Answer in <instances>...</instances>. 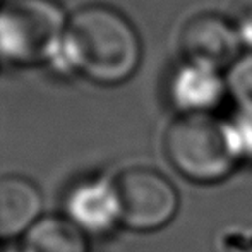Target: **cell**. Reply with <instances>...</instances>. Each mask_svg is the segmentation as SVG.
<instances>
[{
    "instance_id": "obj_3",
    "label": "cell",
    "mask_w": 252,
    "mask_h": 252,
    "mask_svg": "<svg viewBox=\"0 0 252 252\" xmlns=\"http://www.w3.org/2000/svg\"><path fill=\"white\" fill-rule=\"evenodd\" d=\"M65 30L63 10L53 0H10L0 9V55L16 63L47 60Z\"/></svg>"
},
{
    "instance_id": "obj_6",
    "label": "cell",
    "mask_w": 252,
    "mask_h": 252,
    "mask_svg": "<svg viewBox=\"0 0 252 252\" xmlns=\"http://www.w3.org/2000/svg\"><path fill=\"white\" fill-rule=\"evenodd\" d=\"M228 96L220 69L184 60L166 79V100L179 115H209Z\"/></svg>"
},
{
    "instance_id": "obj_4",
    "label": "cell",
    "mask_w": 252,
    "mask_h": 252,
    "mask_svg": "<svg viewBox=\"0 0 252 252\" xmlns=\"http://www.w3.org/2000/svg\"><path fill=\"white\" fill-rule=\"evenodd\" d=\"M119 218L127 228L151 232L168 225L179 209V192L159 172L127 168L113 182Z\"/></svg>"
},
{
    "instance_id": "obj_10",
    "label": "cell",
    "mask_w": 252,
    "mask_h": 252,
    "mask_svg": "<svg viewBox=\"0 0 252 252\" xmlns=\"http://www.w3.org/2000/svg\"><path fill=\"white\" fill-rule=\"evenodd\" d=\"M228 96L237 110L252 115V52H246L226 69Z\"/></svg>"
},
{
    "instance_id": "obj_11",
    "label": "cell",
    "mask_w": 252,
    "mask_h": 252,
    "mask_svg": "<svg viewBox=\"0 0 252 252\" xmlns=\"http://www.w3.org/2000/svg\"><path fill=\"white\" fill-rule=\"evenodd\" d=\"M225 120L226 132L232 141V146L235 150L239 159L252 158V115L237 110L232 117Z\"/></svg>"
},
{
    "instance_id": "obj_9",
    "label": "cell",
    "mask_w": 252,
    "mask_h": 252,
    "mask_svg": "<svg viewBox=\"0 0 252 252\" xmlns=\"http://www.w3.org/2000/svg\"><path fill=\"white\" fill-rule=\"evenodd\" d=\"M24 252H88L84 232L72 220L50 216L26 232Z\"/></svg>"
},
{
    "instance_id": "obj_5",
    "label": "cell",
    "mask_w": 252,
    "mask_h": 252,
    "mask_svg": "<svg viewBox=\"0 0 252 252\" xmlns=\"http://www.w3.org/2000/svg\"><path fill=\"white\" fill-rule=\"evenodd\" d=\"M184 60L199 62L215 69H228L242 53L237 30L230 17L202 12L184 24L179 36Z\"/></svg>"
},
{
    "instance_id": "obj_8",
    "label": "cell",
    "mask_w": 252,
    "mask_h": 252,
    "mask_svg": "<svg viewBox=\"0 0 252 252\" xmlns=\"http://www.w3.org/2000/svg\"><path fill=\"white\" fill-rule=\"evenodd\" d=\"M69 213L81 230L101 233L119 220V202L113 184L91 182L77 187L69 197Z\"/></svg>"
},
{
    "instance_id": "obj_12",
    "label": "cell",
    "mask_w": 252,
    "mask_h": 252,
    "mask_svg": "<svg viewBox=\"0 0 252 252\" xmlns=\"http://www.w3.org/2000/svg\"><path fill=\"white\" fill-rule=\"evenodd\" d=\"M230 21L235 26L242 47L247 48V52H252V0H235Z\"/></svg>"
},
{
    "instance_id": "obj_2",
    "label": "cell",
    "mask_w": 252,
    "mask_h": 252,
    "mask_svg": "<svg viewBox=\"0 0 252 252\" xmlns=\"http://www.w3.org/2000/svg\"><path fill=\"white\" fill-rule=\"evenodd\" d=\"M163 148L180 175L199 184L226 179L240 163L225 120L213 113L179 115L166 129Z\"/></svg>"
},
{
    "instance_id": "obj_7",
    "label": "cell",
    "mask_w": 252,
    "mask_h": 252,
    "mask_svg": "<svg viewBox=\"0 0 252 252\" xmlns=\"http://www.w3.org/2000/svg\"><path fill=\"white\" fill-rule=\"evenodd\" d=\"M40 189L21 175L0 177V239L24 233L40 220Z\"/></svg>"
},
{
    "instance_id": "obj_1",
    "label": "cell",
    "mask_w": 252,
    "mask_h": 252,
    "mask_svg": "<svg viewBox=\"0 0 252 252\" xmlns=\"http://www.w3.org/2000/svg\"><path fill=\"white\" fill-rule=\"evenodd\" d=\"M63 47L81 74L98 84H120L137 70L141 38L122 12L108 5L79 9L67 23Z\"/></svg>"
}]
</instances>
